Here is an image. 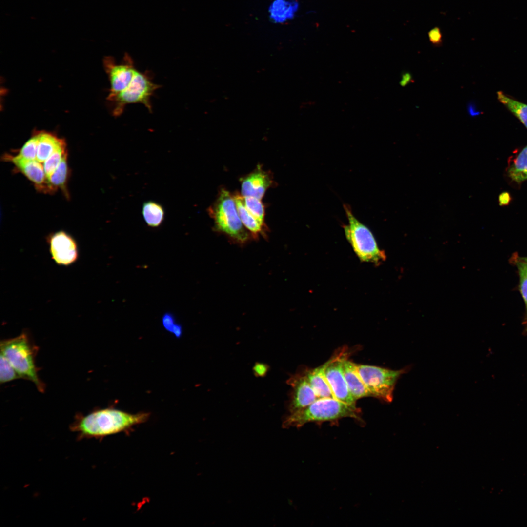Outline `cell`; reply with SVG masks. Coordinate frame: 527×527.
<instances>
[{
	"label": "cell",
	"instance_id": "cell-1",
	"mask_svg": "<svg viewBox=\"0 0 527 527\" xmlns=\"http://www.w3.org/2000/svg\"><path fill=\"white\" fill-rule=\"evenodd\" d=\"M149 416L146 412L132 414L112 407L98 409L86 415L77 414L70 430L77 434L78 440L101 439L142 424Z\"/></svg>",
	"mask_w": 527,
	"mask_h": 527
},
{
	"label": "cell",
	"instance_id": "cell-2",
	"mask_svg": "<svg viewBox=\"0 0 527 527\" xmlns=\"http://www.w3.org/2000/svg\"><path fill=\"white\" fill-rule=\"evenodd\" d=\"M349 417L362 420L361 410L333 398H318L307 406L289 413L283 422V427H300L310 422H334Z\"/></svg>",
	"mask_w": 527,
	"mask_h": 527
},
{
	"label": "cell",
	"instance_id": "cell-3",
	"mask_svg": "<svg viewBox=\"0 0 527 527\" xmlns=\"http://www.w3.org/2000/svg\"><path fill=\"white\" fill-rule=\"evenodd\" d=\"M0 353L7 359L21 379L31 381L38 391L43 393L44 383L38 376L39 368L35 357L38 347L34 343L30 334L24 330L19 335L1 340Z\"/></svg>",
	"mask_w": 527,
	"mask_h": 527
},
{
	"label": "cell",
	"instance_id": "cell-4",
	"mask_svg": "<svg viewBox=\"0 0 527 527\" xmlns=\"http://www.w3.org/2000/svg\"><path fill=\"white\" fill-rule=\"evenodd\" d=\"M216 229L232 241L243 245L252 236L243 224L238 214L234 195L222 188L209 210Z\"/></svg>",
	"mask_w": 527,
	"mask_h": 527
},
{
	"label": "cell",
	"instance_id": "cell-5",
	"mask_svg": "<svg viewBox=\"0 0 527 527\" xmlns=\"http://www.w3.org/2000/svg\"><path fill=\"white\" fill-rule=\"evenodd\" d=\"M344 208L348 222L343 225L344 232L359 259L375 264L385 261V253L379 248L370 230L354 216L348 205L344 204Z\"/></svg>",
	"mask_w": 527,
	"mask_h": 527
},
{
	"label": "cell",
	"instance_id": "cell-6",
	"mask_svg": "<svg viewBox=\"0 0 527 527\" xmlns=\"http://www.w3.org/2000/svg\"><path fill=\"white\" fill-rule=\"evenodd\" d=\"M152 79V74L150 71L142 72L137 70L127 88L117 94L108 96L107 100L113 116H120L125 106L132 103H142L152 112L150 99L155 91L160 87Z\"/></svg>",
	"mask_w": 527,
	"mask_h": 527
},
{
	"label": "cell",
	"instance_id": "cell-7",
	"mask_svg": "<svg viewBox=\"0 0 527 527\" xmlns=\"http://www.w3.org/2000/svg\"><path fill=\"white\" fill-rule=\"evenodd\" d=\"M357 370L372 396L386 403L392 402L396 382L406 368L393 370L355 363Z\"/></svg>",
	"mask_w": 527,
	"mask_h": 527
},
{
	"label": "cell",
	"instance_id": "cell-8",
	"mask_svg": "<svg viewBox=\"0 0 527 527\" xmlns=\"http://www.w3.org/2000/svg\"><path fill=\"white\" fill-rule=\"evenodd\" d=\"M352 352L353 350L348 347L339 348L325 362L324 374L335 398L343 402L356 405V400L349 391L343 371L344 362Z\"/></svg>",
	"mask_w": 527,
	"mask_h": 527
},
{
	"label": "cell",
	"instance_id": "cell-9",
	"mask_svg": "<svg viewBox=\"0 0 527 527\" xmlns=\"http://www.w3.org/2000/svg\"><path fill=\"white\" fill-rule=\"evenodd\" d=\"M103 65L110 84L108 96L117 94L127 88L137 71L133 59L128 54L124 55L119 63H117L113 58L106 57Z\"/></svg>",
	"mask_w": 527,
	"mask_h": 527
},
{
	"label": "cell",
	"instance_id": "cell-10",
	"mask_svg": "<svg viewBox=\"0 0 527 527\" xmlns=\"http://www.w3.org/2000/svg\"><path fill=\"white\" fill-rule=\"evenodd\" d=\"M49 252L52 259L59 265L70 266L79 257L78 245L74 238L64 231L61 230L47 237Z\"/></svg>",
	"mask_w": 527,
	"mask_h": 527
},
{
	"label": "cell",
	"instance_id": "cell-11",
	"mask_svg": "<svg viewBox=\"0 0 527 527\" xmlns=\"http://www.w3.org/2000/svg\"><path fill=\"white\" fill-rule=\"evenodd\" d=\"M287 383L292 389L288 404L289 413L307 406L318 399L304 370L292 375L287 381Z\"/></svg>",
	"mask_w": 527,
	"mask_h": 527
},
{
	"label": "cell",
	"instance_id": "cell-12",
	"mask_svg": "<svg viewBox=\"0 0 527 527\" xmlns=\"http://www.w3.org/2000/svg\"><path fill=\"white\" fill-rule=\"evenodd\" d=\"M4 159L12 162L29 180L35 184L40 191L52 192L55 190L49 184L44 167L37 160H28L17 156L6 154Z\"/></svg>",
	"mask_w": 527,
	"mask_h": 527
},
{
	"label": "cell",
	"instance_id": "cell-13",
	"mask_svg": "<svg viewBox=\"0 0 527 527\" xmlns=\"http://www.w3.org/2000/svg\"><path fill=\"white\" fill-rule=\"evenodd\" d=\"M241 181L243 196H251L260 200L273 182L269 172L259 167L243 178Z\"/></svg>",
	"mask_w": 527,
	"mask_h": 527
},
{
	"label": "cell",
	"instance_id": "cell-14",
	"mask_svg": "<svg viewBox=\"0 0 527 527\" xmlns=\"http://www.w3.org/2000/svg\"><path fill=\"white\" fill-rule=\"evenodd\" d=\"M506 174L510 182L518 186L527 181V144L515 150L509 157Z\"/></svg>",
	"mask_w": 527,
	"mask_h": 527
},
{
	"label": "cell",
	"instance_id": "cell-15",
	"mask_svg": "<svg viewBox=\"0 0 527 527\" xmlns=\"http://www.w3.org/2000/svg\"><path fill=\"white\" fill-rule=\"evenodd\" d=\"M344 376L351 395L357 400L365 397H372L357 370L355 363L346 359L343 365Z\"/></svg>",
	"mask_w": 527,
	"mask_h": 527
},
{
	"label": "cell",
	"instance_id": "cell-16",
	"mask_svg": "<svg viewBox=\"0 0 527 527\" xmlns=\"http://www.w3.org/2000/svg\"><path fill=\"white\" fill-rule=\"evenodd\" d=\"M325 366L324 363L315 368L303 370L309 384L318 398H335L324 376Z\"/></svg>",
	"mask_w": 527,
	"mask_h": 527
},
{
	"label": "cell",
	"instance_id": "cell-17",
	"mask_svg": "<svg viewBox=\"0 0 527 527\" xmlns=\"http://www.w3.org/2000/svg\"><path fill=\"white\" fill-rule=\"evenodd\" d=\"M239 217L246 228L250 231L253 238H257L260 235H266L265 223H262L253 216L245 207L243 196L239 194L234 195Z\"/></svg>",
	"mask_w": 527,
	"mask_h": 527
},
{
	"label": "cell",
	"instance_id": "cell-18",
	"mask_svg": "<svg viewBox=\"0 0 527 527\" xmlns=\"http://www.w3.org/2000/svg\"><path fill=\"white\" fill-rule=\"evenodd\" d=\"M497 97L498 101L516 117L527 129V104L502 91L497 92Z\"/></svg>",
	"mask_w": 527,
	"mask_h": 527
},
{
	"label": "cell",
	"instance_id": "cell-19",
	"mask_svg": "<svg viewBox=\"0 0 527 527\" xmlns=\"http://www.w3.org/2000/svg\"><path fill=\"white\" fill-rule=\"evenodd\" d=\"M38 135L36 160L42 163L52 154L62 139L58 138L53 133L45 131L38 132Z\"/></svg>",
	"mask_w": 527,
	"mask_h": 527
},
{
	"label": "cell",
	"instance_id": "cell-20",
	"mask_svg": "<svg viewBox=\"0 0 527 527\" xmlns=\"http://www.w3.org/2000/svg\"><path fill=\"white\" fill-rule=\"evenodd\" d=\"M142 213L146 223L151 227H159L164 219L165 212L163 206L153 201H148L143 203Z\"/></svg>",
	"mask_w": 527,
	"mask_h": 527
},
{
	"label": "cell",
	"instance_id": "cell-21",
	"mask_svg": "<svg viewBox=\"0 0 527 527\" xmlns=\"http://www.w3.org/2000/svg\"><path fill=\"white\" fill-rule=\"evenodd\" d=\"M511 262L518 269L519 275L520 290L525 302L526 316L523 321L524 333L527 334V264L521 260L517 254H514L511 258Z\"/></svg>",
	"mask_w": 527,
	"mask_h": 527
},
{
	"label": "cell",
	"instance_id": "cell-22",
	"mask_svg": "<svg viewBox=\"0 0 527 527\" xmlns=\"http://www.w3.org/2000/svg\"><path fill=\"white\" fill-rule=\"evenodd\" d=\"M66 155H67L66 144L65 141L62 139L43 162L44 169L47 180L53 174Z\"/></svg>",
	"mask_w": 527,
	"mask_h": 527
},
{
	"label": "cell",
	"instance_id": "cell-23",
	"mask_svg": "<svg viewBox=\"0 0 527 527\" xmlns=\"http://www.w3.org/2000/svg\"><path fill=\"white\" fill-rule=\"evenodd\" d=\"M67 155H65L56 170L48 179L50 185L55 190L58 187L65 191L66 183L68 174L67 162Z\"/></svg>",
	"mask_w": 527,
	"mask_h": 527
},
{
	"label": "cell",
	"instance_id": "cell-24",
	"mask_svg": "<svg viewBox=\"0 0 527 527\" xmlns=\"http://www.w3.org/2000/svg\"><path fill=\"white\" fill-rule=\"evenodd\" d=\"M244 204L249 212L262 223H264V206L261 200L251 196H243Z\"/></svg>",
	"mask_w": 527,
	"mask_h": 527
},
{
	"label": "cell",
	"instance_id": "cell-25",
	"mask_svg": "<svg viewBox=\"0 0 527 527\" xmlns=\"http://www.w3.org/2000/svg\"><path fill=\"white\" fill-rule=\"evenodd\" d=\"M38 142V132H36L24 144L16 156L28 160H36Z\"/></svg>",
	"mask_w": 527,
	"mask_h": 527
},
{
	"label": "cell",
	"instance_id": "cell-26",
	"mask_svg": "<svg viewBox=\"0 0 527 527\" xmlns=\"http://www.w3.org/2000/svg\"><path fill=\"white\" fill-rule=\"evenodd\" d=\"M21 379L7 359L0 353V383L4 384L14 380Z\"/></svg>",
	"mask_w": 527,
	"mask_h": 527
},
{
	"label": "cell",
	"instance_id": "cell-27",
	"mask_svg": "<svg viewBox=\"0 0 527 527\" xmlns=\"http://www.w3.org/2000/svg\"><path fill=\"white\" fill-rule=\"evenodd\" d=\"M162 324L164 328L173 334L177 338H180L182 334V328L181 324L176 323L173 315L171 313H165L162 318Z\"/></svg>",
	"mask_w": 527,
	"mask_h": 527
},
{
	"label": "cell",
	"instance_id": "cell-28",
	"mask_svg": "<svg viewBox=\"0 0 527 527\" xmlns=\"http://www.w3.org/2000/svg\"><path fill=\"white\" fill-rule=\"evenodd\" d=\"M430 42L436 47L441 46L442 43V35L440 29L437 27H434L431 29L428 33Z\"/></svg>",
	"mask_w": 527,
	"mask_h": 527
},
{
	"label": "cell",
	"instance_id": "cell-29",
	"mask_svg": "<svg viewBox=\"0 0 527 527\" xmlns=\"http://www.w3.org/2000/svg\"><path fill=\"white\" fill-rule=\"evenodd\" d=\"M269 369V366L266 364L257 362L253 367V371L255 376L258 377H264L266 376Z\"/></svg>",
	"mask_w": 527,
	"mask_h": 527
},
{
	"label": "cell",
	"instance_id": "cell-30",
	"mask_svg": "<svg viewBox=\"0 0 527 527\" xmlns=\"http://www.w3.org/2000/svg\"><path fill=\"white\" fill-rule=\"evenodd\" d=\"M512 200L510 194L507 191H504L500 193L498 196V203L500 206H507L509 204Z\"/></svg>",
	"mask_w": 527,
	"mask_h": 527
},
{
	"label": "cell",
	"instance_id": "cell-31",
	"mask_svg": "<svg viewBox=\"0 0 527 527\" xmlns=\"http://www.w3.org/2000/svg\"><path fill=\"white\" fill-rule=\"evenodd\" d=\"M414 81L412 74L408 71H403L401 74V79L399 82L400 85L404 87L406 86Z\"/></svg>",
	"mask_w": 527,
	"mask_h": 527
},
{
	"label": "cell",
	"instance_id": "cell-32",
	"mask_svg": "<svg viewBox=\"0 0 527 527\" xmlns=\"http://www.w3.org/2000/svg\"><path fill=\"white\" fill-rule=\"evenodd\" d=\"M520 259L525 262L527 264V257H522L519 256Z\"/></svg>",
	"mask_w": 527,
	"mask_h": 527
}]
</instances>
